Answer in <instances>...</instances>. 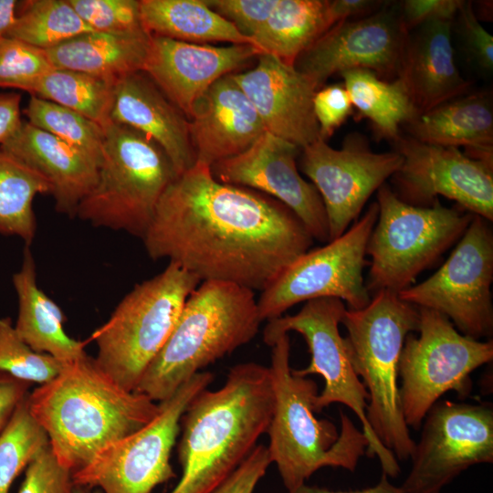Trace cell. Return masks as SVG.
Wrapping results in <instances>:
<instances>
[{
    "instance_id": "cell-17",
    "label": "cell",
    "mask_w": 493,
    "mask_h": 493,
    "mask_svg": "<svg viewBox=\"0 0 493 493\" xmlns=\"http://www.w3.org/2000/svg\"><path fill=\"white\" fill-rule=\"evenodd\" d=\"M408 34L400 1H385L367 16L333 25L299 56L294 67L316 90L332 75L355 68L392 81L399 76Z\"/></svg>"
},
{
    "instance_id": "cell-21",
    "label": "cell",
    "mask_w": 493,
    "mask_h": 493,
    "mask_svg": "<svg viewBox=\"0 0 493 493\" xmlns=\"http://www.w3.org/2000/svg\"><path fill=\"white\" fill-rule=\"evenodd\" d=\"M233 78L257 110L266 131L300 150L320 138L313 110L317 90L294 66L263 53L253 68L233 73Z\"/></svg>"
},
{
    "instance_id": "cell-43",
    "label": "cell",
    "mask_w": 493,
    "mask_h": 493,
    "mask_svg": "<svg viewBox=\"0 0 493 493\" xmlns=\"http://www.w3.org/2000/svg\"><path fill=\"white\" fill-rule=\"evenodd\" d=\"M244 36L252 37L269 17L278 0H205Z\"/></svg>"
},
{
    "instance_id": "cell-47",
    "label": "cell",
    "mask_w": 493,
    "mask_h": 493,
    "mask_svg": "<svg viewBox=\"0 0 493 493\" xmlns=\"http://www.w3.org/2000/svg\"><path fill=\"white\" fill-rule=\"evenodd\" d=\"M382 0H328V20L330 27L338 22L367 16L380 9Z\"/></svg>"
},
{
    "instance_id": "cell-5",
    "label": "cell",
    "mask_w": 493,
    "mask_h": 493,
    "mask_svg": "<svg viewBox=\"0 0 493 493\" xmlns=\"http://www.w3.org/2000/svg\"><path fill=\"white\" fill-rule=\"evenodd\" d=\"M261 322L253 290L228 282H200L135 392L156 403L170 398L203 368L252 341Z\"/></svg>"
},
{
    "instance_id": "cell-19",
    "label": "cell",
    "mask_w": 493,
    "mask_h": 493,
    "mask_svg": "<svg viewBox=\"0 0 493 493\" xmlns=\"http://www.w3.org/2000/svg\"><path fill=\"white\" fill-rule=\"evenodd\" d=\"M300 149L265 131L245 152L210 166L220 183L242 186L269 195L288 207L313 239L327 243L328 220L316 187L301 177L296 158Z\"/></svg>"
},
{
    "instance_id": "cell-1",
    "label": "cell",
    "mask_w": 493,
    "mask_h": 493,
    "mask_svg": "<svg viewBox=\"0 0 493 493\" xmlns=\"http://www.w3.org/2000/svg\"><path fill=\"white\" fill-rule=\"evenodd\" d=\"M313 240L281 202L220 183L200 163L170 184L142 238L153 260L166 258L201 282L253 291L264 290Z\"/></svg>"
},
{
    "instance_id": "cell-25",
    "label": "cell",
    "mask_w": 493,
    "mask_h": 493,
    "mask_svg": "<svg viewBox=\"0 0 493 493\" xmlns=\"http://www.w3.org/2000/svg\"><path fill=\"white\" fill-rule=\"evenodd\" d=\"M0 148L40 174L49 184L56 210L70 217L96 184L94 162L27 121Z\"/></svg>"
},
{
    "instance_id": "cell-50",
    "label": "cell",
    "mask_w": 493,
    "mask_h": 493,
    "mask_svg": "<svg viewBox=\"0 0 493 493\" xmlns=\"http://www.w3.org/2000/svg\"><path fill=\"white\" fill-rule=\"evenodd\" d=\"M16 5L15 0H0V39L5 37L16 21Z\"/></svg>"
},
{
    "instance_id": "cell-26",
    "label": "cell",
    "mask_w": 493,
    "mask_h": 493,
    "mask_svg": "<svg viewBox=\"0 0 493 493\" xmlns=\"http://www.w3.org/2000/svg\"><path fill=\"white\" fill-rule=\"evenodd\" d=\"M403 129L432 145L465 148L464 153L493 165L491 90L468 91L419 114Z\"/></svg>"
},
{
    "instance_id": "cell-6",
    "label": "cell",
    "mask_w": 493,
    "mask_h": 493,
    "mask_svg": "<svg viewBox=\"0 0 493 493\" xmlns=\"http://www.w3.org/2000/svg\"><path fill=\"white\" fill-rule=\"evenodd\" d=\"M341 324L347 330L343 338L351 366L369 394V425L396 459L405 461L415 442L402 411L399 362L406 336L418 330V308L396 292L380 290L364 308L347 309Z\"/></svg>"
},
{
    "instance_id": "cell-27",
    "label": "cell",
    "mask_w": 493,
    "mask_h": 493,
    "mask_svg": "<svg viewBox=\"0 0 493 493\" xmlns=\"http://www.w3.org/2000/svg\"><path fill=\"white\" fill-rule=\"evenodd\" d=\"M18 311L15 330L35 351L46 353L62 363L86 353V342L70 338L64 330L66 317L37 286L36 264L29 246H25L20 269L13 275Z\"/></svg>"
},
{
    "instance_id": "cell-18",
    "label": "cell",
    "mask_w": 493,
    "mask_h": 493,
    "mask_svg": "<svg viewBox=\"0 0 493 493\" xmlns=\"http://www.w3.org/2000/svg\"><path fill=\"white\" fill-rule=\"evenodd\" d=\"M403 163L391 177L403 202L429 207L444 196L461 209L493 221V165L456 147L432 145L401 135L393 142Z\"/></svg>"
},
{
    "instance_id": "cell-13",
    "label": "cell",
    "mask_w": 493,
    "mask_h": 493,
    "mask_svg": "<svg viewBox=\"0 0 493 493\" xmlns=\"http://www.w3.org/2000/svg\"><path fill=\"white\" fill-rule=\"evenodd\" d=\"M199 372L168 399L159 403L156 417L140 430L101 449L72 474L75 486L100 488L103 493H151L176 477L170 456L188 404L213 382Z\"/></svg>"
},
{
    "instance_id": "cell-23",
    "label": "cell",
    "mask_w": 493,
    "mask_h": 493,
    "mask_svg": "<svg viewBox=\"0 0 493 493\" xmlns=\"http://www.w3.org/2000/svg\"><path fill=\"white\" fill-rule=\"evenodd\" d=\"M110 120L156 142L169 157L177 175L195 164L188 119L142 71L118 79Z\"/></svg>"
},
{
    "instance_id": "cell-20",
    "label": "cell",
    "mask_w": 493,
    "mask_h": 493,
    "mask_svg": "<svg viewBox=\"0 0 493 493\" xmlns=\"http://www.w3.org/2000/svg\"><path fill=\"white\" fill-rule=\"evenodd\" d=\"M260 54L252 45L215 47L151 36L142 72L189 119L212 84Z\"/></svg>"
},
{
    "instance_id": "cell-39",
    "label": "cell",
    "mask_w": 493,
    "mask_h": 493,
    "mask_svg": "<svg viewBox=\"0 0 493 493\" xmlns=\"http://www.w3.org/2000/svg\"><path fill=\"white\" fill-rule=\"evenodd\" d=\"M81 19L94 31L132 35L146 31L136 0H68Z\"/></svg>"
},
{
    "instance_id": "cell-30",
    "label": "cell",
    "mask_w": 493,
    "mask_h": 493,
    "mask_svg": "<svg viewBox=\"0 0 493 493\" xmlns=\"http://www.w3.org/2000/svg\"><path fill=\"white\" fill-rule=\"evenodd\" d=\"M340 75L357 110L354 120L367 119L377 140L395 142L402 135L401 128L418 116L401 79L386 81L363 68Z\"/></svg>"
},
{
    "instance_id": "cell-38",
    "label": "cell",
    "mask_w": 493,
    "mask_h": 493,
    "mask_svg": "<svg viewBox=\"0 0 493 493\" xmlns=\"http://www.w3.org/2000/svg\"><path fill=\"white\" fill-rule=\"evenodd\" d=\"M53 68L45 50L10 37L0 39V88L30 93L38 79Z\"/></svg>"
},
{
    "instance_id": "cell-22",
    "label": "cell",
    "mask_w": 493,
    "mask_h": 493,
    "mask_svg": "<svg viewBox=\"0 0 493 493\" xmlns=\"http://www.w3.org/2000/svg\"><path fill=\"white\" fill-rule=\"evenodd\" d=\"M188 121L196 163L209 167L245 152L266 131L233 73L217 79L197 99Z\"/></svg>"
},
{
    "instance_id": "cell-32",
    "label": "cell",
    "mask_w": 493,
    "mask_h": 493,
    "mask_svg": "<svg viewBox=\"0 0 493 493\" xmlns=\"http://www.w3.org/2000/svg\"><path fill=\"white\" fill-rule=\"evenodd\" d=\"M118 79L64 68H53L33 86L30 94L64 106L102 128L110 120Z\"/></svg>"
},
{
    "instance_id": "cell-2",
    "label": "cell",
    "mask_w": 493,
    "mask_h": 493,
    "mask_svg": "<svg viewBox=\"0 0 493 493\" xmlns=\"http://www.w3.org/2000/svg\"><path fill=\"white\" fill-rule=\"evenodd\" d=\"M27 404L57 460L72 474L160 412L159 403L121 387L88 354L65 363L28 393Z\"/></svg>"
},
{
    "instance_id": "cell-51",
    "label": "cell",
    "mask_w": 493,
    "mask_h": 493,
    "mask_svg": "<svg viewBox=\"0 0 493 493\" xmlns=\"http://www.w3.org/2000/svg\"><path fill=\"white\" fill-rule=\"evenodd\" d=\"M73 493H103V492L100 488H89L74 485Z\"/></svg>"
},
{
    "instance_id": "cell-31",
    "label": "cell",
    "mask_w": 493,
    "mask_h": 493,
    "mask_svg": "<svg viewBox=\"0 0 493 493\" xmlns=\"http://www.w3.org/2000/svg\"><path fill=\"white\" fill-rule=\"evenodd\" d=\"M327 8L328 0H278L252 40L262 54L294 66L299 56L330 27Z\"/></svg>"
},
{
    "instance_id": "cell-36",
    "label": "cell",
    "mask_w": 493,
    "mask_h": 493,
    "mask_svg": "<svg viewBox=\"0 0 493 493\" xmlns=\"http://www.w3.org/2000/svg\"><path fill=\"white\" fill-rule=\"evenodd\" d=\"M48 445L46 432L29 412L26 396L0 435V493H8L16 477Z\"/></svg>"
},
{
    "instance_id": "cell-49",
    "label": "cell",
    "mask_w": 493,
    "mask_h": 493,
    "mask_svg": "<svg viewBox=\"0 0 493 493\" xmlns=\"http://www.w3.org/2000/svg\"><path fill=\"white\" fill-rule=\"evenodd\" d=\"M288 493H406L402 487H397L392 484L389 481V477L384 473L382 474L378 483L367 488L360 490H350V491H339V490H330L326 488H321L318 486H309L304 484L298 488L297 489L288 492Z\"/></svg>"
},
{
    "instance_id": "cell-29",
    "label": "cell",
    "mask_w": 493,
    "mask_h": 493,
    "mask_svg": "<svg viewBox=\"0 0 493 493\" xmlns=\"http://www.w3.org/2000/svg\"><path fill=\"white\" fill-rule=\"evenodd\" d=\"M140 15L142 26L151 36L194 44L255 46L251 38L212 10L205 0H141Z\"/></svg>"
},
{
    "instance_id": "cell-44",
    "label": "cell",
    "mask_w": 493,
    "mask_h": 493,
    "mask_svg": "<svg viewBox=\"0 0 493 493\" xmlns=\"http://www.w3.org/2000/svg\"><path fill=\"white\" fill-rule=\"evenodd\" d=\"M270 465L267 447L257 445L234 473L212 493H253Z\"/></svg>"
},
{
    "instance_id": "cell-35",
    "label": "cell",
    "mask_w": 493,
    "mask_h": 493,
    "mask_svg": "<svg viewBox=\"0 0 493 493\" xmlns=\"http://www.w3.org/2000/svg\"><path fill=\"white\" fill-rule=\"evenodd\" d=\"M25 114L30 124L79 150L100 166L105 137L100 125L77 111L34 95Z\"/></svg>"
},
{
    "instance_id": "cell-28",
    "label": "cell",
    "mask_w": 493,
    "mask_h": 493,
    "mask_svg": "<svg viewBox=\"0 0 493 493\" xmlns=\"http://www.w3.org/2000/svg\"><path fill=\"white\" fill-rule=\"evenodd\" d=\"M150 41L147 31L132 35L91 31L46 52L56 68L119 79L142 71Z\"/></svg>"
},
{
    "instance_id": "cell-41",
    "label": "cell",
    "mask_w": 493,
    "mask_h": 493,
    "mask_svg": "<svg viewBox=\"0 0 493 493\" xmlns=\"http://www.w3.org/2000/svg\"><path fill=\"white\" fill-rule=\"evenodd\" d=\"M72 473L57 460L48 445L26 467L18 493H73Z\"/></svg>"
},
{
    "instance_id": "cell-4",
    "label": "cell",
    "mask_w": 493,
    "mask_h": 493,
    "mask_svg": "<svg viewBox=\"0 0 493 493\" xmlns=\"http://www.w3.org/2000/svg\"><path fill=\"white\" fill-rule=\"evenodd\" d=\"M271 348L274 407L267 447L288 492L306 484L324 467L353 472L369 446L363 432L343 411L340 431L332 422L315 416L318 385L292 373L288 334L278 337Z\"/></svg>"
},
{
    "instance_id": "cell-10",
    "label": "cell",
    "mask_w": 493,
    "mask_h": 493,
    "mask_svg": "<svg viewBox=\"0 0 493 493\" xmlns=\"http://www.w3.org/2000/svg\"><path fill=\"white\" fill-rule=\"evenodd\" d=\"M418 310L419 335L406 336L399 362L402 411L407 426L415 430L446 393L469 396L471 373L493 360L492 340L481 341L460 333L435 310Z\"/></svg>"
},
{
    "instance_id": "cell-9",
    "label": "cell",
    "mask_w": 493,
    "mask_h": 493,
    "mask_svg": "<svg viewBox=\"0 0 493 493\" xmlns=\"http://www.w3.org/2000/svg\"><path fill=\"white\" fill-rule=\"evenodd\" d=\"M378 218L366 246L371 257L369 293L400 292L435 263L457 242L473 214L460 207H446L439 201L429 207L400 200L385 183L378 190Z\"/></svg>"
},
{
    "instance_id": "cell-33",
    "label": "cell",
    "mask_w": 493,
    "mask_h": 493,
    "mask_svg": "<svg viewBox=\"0 0 493 493\" xmlns=\"http://www.w3.org/2000/svg\"><path fill=\"white\" fill-rule=\"evenodd\" d=\"M50 193L48 183L37 172L0 148V234L32 244L37 221L33 202Z\"/></svg>"
},
{
    "instance_id": "cell-3",
    "label": "cell",
    "mask_w": 493,
    "mask_h": 493,
    "mask_svg": "<svg viewBox=\"0 0 493 493\" xmlns=\"http://www.w3.org/2000/svg\"><path fill=\"white\" fill-rule=\"evenodd\" d=\"M273 407L270 369L257 362L233 366L222 387L201 391L181 419L178 460L183 472L170 493L215 490L267 433Z\"/></svg>"
},
{
    "instance_id": "cell-46",
    "label": "cell",
    "mask_w": 493,
    "mask_h": 493,
    "mask_svg": "<svg viewBox=\"0 0 493 493\" xmlns=\"http://www.w3.org/2000/svg\"><path fill=\"white\" fill-rule=\"evenodd\" d=\"M31 383L0 372V435L19 404L28 395Z\"/></svg>"
},
{
    "instance_id": "cell-24",
    "label": "cell",
    "mask_w": 493,
    "mask_h": 493,
    "mask_svg": "<svg viewBox=\"0 0 493 493\" xmlns=\"http://www.w3.org/2000/svg\"><path fill=\"white\" fill-rule=\"evenodd\" d=\"M398 78L418 115L470 91L456 65L452 21H428L409 32Z\"/></svg>"
},
{
    "instance_id": "cell-45",
    "label": "cell",
    "mask_w": 493,
    "mask_h": 493,
    "mask_svg": "<svg viewBox=\"0 0 493 493\" xmlns=\"http://www.w3.org/2000/svg\"><path fill=\"white\" fill-rule=\"evenodd\" d=\"M463 0H404L400 1L402 17L410 32L432 20L453 21Z\"/></svg>"
},
{
    "instance_id": "cell-34",
    "label": "cell",
    "mask_w": 493,
    "mask_h": 493,
    "mask_svg": "<svg viewBox=\"0 0 493 493\" xmlns=\"http://www.w3.org/2000/svg\"><path fill=\"white\" fill-rule=\"evenodd\" d=\"M91 31L68 0H33L24 2L5 37L46 51Z\"/></svg>"
},
{
    "instance_id": "cell-7",
    "label": "cell",
    "mask_w": 493,
    "mask_h": 493,
    "mask_svg": "<svg viewBox=\"0 0 493 493\" xmlns=\"http://www.w3.org/2000/svg\"><path fill=\"white\" fill-rule=\"evenodd\" d=\"M103 129L97 181L76 216L142 239L160 199L178 175L163 150L146 135L113 121Z\"/></svg>"
},
{
    "instance_id": "cell-48",
    "label": "cell",
    "mask_w": 493,
    "mask_h": 493,
    "mask_svg": "<svg viewBox=\"0 0 493 493\" xmlns=\"http://www.w3.org/2000/svg\"><path fill=\"white\" fill-rule=\"evenodd\" d=\"M21 94L0 92V145L8 141L19 129Z\"/></svg>"
},
{
    "instance_id": "cell-40",
    "label": "cell",
    "mask_w": 493,
    "mask_h": 493,
    "mask_svg": "<svg viewBox=\"0 0 493 493\" xmlns=\"http://www.w3.org/2000/svg\"><path fill=\"white\" fill-rule=\"evenodd\" d=\"M452 33L468 65L478 74L490 77L493 72V37L477 18L472 1L463 0L454 20Z\"/></svg>"
},
{
    "instance_id": "cell-37",
    "label": "cell",
    "mask_w": 493,
    "mask_h": 493,
    "mask_svg": "<svg viewBox=\"0 0 493 493\" xmlns=\"http://www.w3.org/2000/svg\"><path fill=\"white\" fill-rule=\"evenodd\" d=\"M63 365L48 354L33 351L18 336L11 319L0 318V372L43 384L55 378Z\"/></svg>"
},
{
    "instance_id": "cell-14",
    "label": "cell",
    "mask_w": 493,
    "mask_h": 493,
    "mask_svg": "<svg viewBox=\"0 0 493 493\" xmlns=\"http://www.w3.org/2000/svg\"><path fill=\"white\" fill-rule=\"evenodd\" d=\"M474 215L446 262L428 278L398 292L417 308L435 310L476 340L493 333V232Z\"/></svg>"
},
{
    "instance_id": "cell-16",
    "label": "cell",
    "mask_w": 493,
    "mask_h": 493,
    "mask_svg": "<svg viewBox=\"0 0 493 493\" xmlns=\"http://www.w3.org/2000/svg\"><path fill=\"white\" fill-rule=\"evenodd\" d=\"M395 151L375 152L360 132L348 133L340 149L319 139L300 150V169L318 190L329 239L341 236L360 216L371 195L401 167Z\"/></svg>"
},
{
    "instance_id": "cell-11",
    "label": "cell",
    "mask_w": 493,
    "mask_h": 493,
    "mask_svg": "<svg viewBox=\"0 0 493 493\" xmlns=\"http://www.w3.org/2000/svg\"><path fill=\"white\" fill-rule=\"evenodd\" d=\"M346 309L345 303L336 298L306 301L298 313L268 320L263 341L271 347L278 337L289 331H296L304 338L310 362L303 369H292V373L301 377L319 374L323 378V390L316 399L317 413L332 404L349 407L359 418L362 431L369 442L365 455L376 456L383 473L388 477H396L400 473L398 460L369 425L366 416L369 394L351 366L344 338L340 333L339 325Z\"/></svg>"
},
{
    "instance_id": "cell-8",
    "label": "cell",
    "mask_w": 493,
    "mask_h": 493,
    "mask_svg": "<svg viewBox=\"0 0 493 493\" xmlns=\"http://www.w3.org/2000/svg\"><path fill=\"white\" fill-rule=\"evenodd\" d=\"M200 282L169 262L161 273L136 284L90 337L100 367L121 387L135 391Z\"/></svg>"
},
{
    "instance_id": "cell-12",
    "label": "cell",
    "mask_w": 493,
    "mask_h": 493,
    "mask_svg": "<svg viewBox=\"0 0 493 493\" xmlns=\"http://www.w3.org/2000/svg\"><path fill=\"white\" fill-rule=\"evenodd\" d=\"M378 212L376 201L372 202L341 236L309 249L289 264L257 299L262 321L283 316L296 304L315 299H340L350 309L367 306L372 296L362 272Z\"/></svg>"
},
{
    "instance_id": "cell-42",
    "label": "cell",
    "mask_w": 493,
    "mask_h": 493,
    "mask_svg": "<svg viewBox=\"0 0 493 493\" xmlns=\"http://www.w3.org/2000/svg\"><path fill=\"white\" fill-rule=\"evenodd\" d=\"M353 105L343 84L334 83L318 89L313 98V110L320 139L327 141L353 113Z\"/></svg>"
},
{
    "instance_id": "cell-15",
    "label": "cell",
    "mask_w": 493,
    "mask_h": 493,
    "mask_svg": "<svg viewBox=\"0 0 493 493\" xmlns=\"http://www.w3.org/2000/svg\"><path fill=\"white\" fill-rule=\"evenodd\" d=\"M402 488L440 493L463 471L493 462V406L438 400L427 412Z\"/></svg>"
}]
</instances>
